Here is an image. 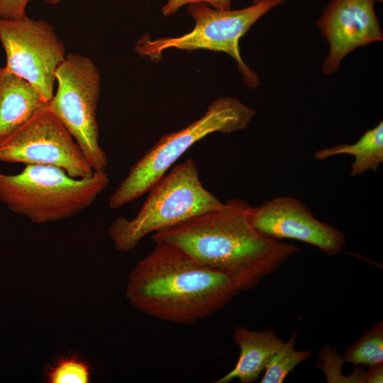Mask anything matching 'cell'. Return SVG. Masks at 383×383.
I'll return each mask as SVG.
<instances>
[{
	"instance_id": "cell-1",
	"label": "cell",
	"mask_w": 383,
	"mask_h": 383,
	"mask_svg": "<svg viewBox=\"0 0 383 383\" xmlns=\"http://www.w3.org/2000/svg\"><path fill=\"white\" fill-rule=\"evenodd\" d=\"M250 206L232 199L222 208L156 231L151 238L226 275L240 292L251 290L300 249L260 233L250 221Z\"/></svg>"
},
{
	"instance_id": "cell-2",
	"label": "cell",
	"mask_w": 383,
	"mask_h": 383,
	"mask_svg": "<svg viewBox=\"0 0 383 383\" xmlns=\"http://www.w3.org/2000/svg\"><path fill=\"white\" fill-rule=\"evenodd\" d=\"M155 243L128 275L126 296L138 311L167 322L192 324L214 314L240 293L226 275L173 245Z\"/></svg>"
},
{
	"instance_id": "cell-3",
	"label": "cell",
	"mask_w": 383,
	"mask_h": 383,
	"mask_svg": "<svg viewBox=\"0 0 383 383\" xmlns=\"http://www.w3.org/2000/svg\"><path fill=\"white\" fill-rule=\"evenodd\" d=\"M109 183L105 171L74 178L60 167L26 165L17 174L0 171V201L13 212L43 224L71 218L88 209Z\"/></svg>"
},
{
	"instance_id": "cell-4",
	"label": "cell",
	"mask_w": 383,
	"mask_h": 383,
	"mask_svg": "<svg viewBox=\"0 0 383 383\" xmlns=\"http://www.w3.org/2000/svg\"><path fill=\"white\" fill-rule=\"evenodd\" d=\"M255 114L252 107L238 98L224 96L213 100L199 119L162 135L131 167L111 196L109 208L118 209L147 193L196 142L216 132L230 134L244 130Z\"/></svg>"
},
{
	"instance_id": "cell-5",
	"label": "cell",
	"mask_w": 383,
	"mask_h": 383,
	"mask_svg": "<svg viewBox=\"0 0 383 383\" xmlns=\"http://www.w3.org/2000/svg\"><path fill=\"white\" fill-rule=\"evenodd\" d=\"M148 192L135 217H119L110 225L109 234L117 250H131L146 235L222 208L225 204L204 187L192 158L176 165Z\"/></svg>"
},
{
	"instance_id": "cell-6",
	"label": "cell",
	"mask_w": 383,
	"mask_h": 383,
	"mask_svg": "<svg viewBox=\"0 0 383 383\" xmlns=\"http://www.w3.org/2000/svg\"><path fill=\"white\" fill-rule=\"evenodd\" d=\"M284 1L263 0L235 10H219L203 2L189 4L187 12L194 21V27L190 32L178 37L156 39L143 35L137 42L135 50L156 61L162 57L163 51L171 48L223 52L235 61L243 83L255 89L260 85V77L241 57L239 41L261 17Z\"/></svg>"
},
{
	"instance_id": "cell-7",
	"label": "cell",
	"mask_w": 383,
	"mask_h": 383,
	"mask_svg": "<svg viewBox=\"0 0 383 383\" xmlns=\"http://www.w3.org/2000/svg\"><path fill=\"white\" fill-rule=\"evenodd\" d=\"M57 87L48 106L68 130L94 171H105L108 157L99 143L96 120L101 78L94 62L70 53L55 72Z\"/></svg>"
},
{
	"instance_id": "cell-8",
	"label": "cell",
	"mask_w": 383,
	"mask_h": 383,
	"mask_svg": "<svg viewBox=\"0 0 383 383\" xmlns=\"http://www.w3.org/2000/svg\"><path fill=\"white\" fill-rule=\"evenodd\" d=\"M0 161L54 166L74 178L86 177L94 172L48 104L0 143Z\"/></svg>"
},
{
	"instance_id": "cell-9",
	"label": "cell",
	"mask_w": 383,
	"mask_h": 383,
	"mask_svg": "<svg viewBox=\"0 0 383 383\" xmlns=\"http://www.w3.org/2000/svg\"><path fill=\"white\" fill-rule=\"evenodd\" d=\"M0 41L6 53L5 67L30 84L49 103L56 70L66 56L53 27L43 19L0 18Z\"/></svg>"
},
{
	"instance_id": "cell-10",
	"label": "cell",
	"mask_w": 383,
	"mask_h": 383,
	"mask_svg": "<svg viewBox=\"0 0 383 383\" xmlns=\"http://www.w3.org/2000/svg\"><path fill=\"white\" fill-rule=\"evenodd\" d=\"M248 216L262 235L275 240H300L328 256L338 254L345 243L342 231L316 218L306 205L292 196H277L260 206H250Z\"/></svg>"
},
{
	"instance_id": "cell-11",
	"label": "cell",
	"mask_w": 383,
	"mask_h": 383,
	"mask_svg": "<svg viewBox=\"0 0 383 383\" xmlns=\"http://www.w3.org/2000/svg\"><path fill=\"white\" fill-rule=\"evenodd\" d=\"M375 0H331L316 20L329 45L321 70L331 75L350 52L382 41L383 33L374 10Z\"/></svg>"
},
{
	"instance_id": "cell-12",
	"label": "cell",
	"mask_w": 383,
	"mask_h": 383,
	"mask_svg": "<svg viewBox=\"0 0 383 383\" xmlns=\"http://www.w3.org/2000/svg\"><path fill=\"white\" fill-rule=\"evenodd\" d=\"M233 336L240 348L238 360L235 367L216 383H228L235 379L240 383L255 382L284 343L272 329L256 331L238 326Z\"/></svg>"
},
{
	"instance_id": "cell-13",
	"label": "cell",
	"mask_w": 383,
	"mask_h": 383,
	"mask_svg": "<svg viewBox=\"0 0 383 383\" xmlns=\"http://www.w3.org/2000/svg\"><path fill=\"white\" fill-rule=\"evenodd\" d=\"M48 104L27 81L0 67V143Z\"/></svg>"
},
{
	"instance_id": "cell-14",
	"label": "cell",
	"mask_w": 383,
	"mask_h": 383,
	"mask_svg": "<svg viewBox=\"0 0 383 383\" xmlns=\"http://www.w3.org/2000/svg\"><path fill=\"white\" fill-rule=\"evenodd\" d=\"M347 154L353 155L350 175L359 176L367 171H376L383 162V122L367 131L353 144H341L325 148L314 153V157L323 160L331 157Z\"/></svg>"
},
{
	"instance_id": "cell-15",
	"label": "cell",
	"mask_w": 383,
	"mask_h": 383,
	"mask_svg": "<svg viewBox=\"0 0 383 383\" xmlns=\"http://www.w3.org/2000/svg\"><path fill=\"white\" fill-rule=\"evenodd\" d=\"M297 335L294 333L280 349L273 355L267 364L261 383H282L287 375L301 362L310 358L311 350L295 349Z\"/></svg>"
},
{
	"instance_id": "cell-16",
	"label": "cell",
	"mask_w": 383,
	"mask_h": 383,
	"mask_svg": "<svg viewBox=\"0 0 383 383\" xmlns=\"http://www.w3.org/2000/svg\"><path fill=\"white\" fill-rule=\"evenodd\" d=\"M343 360L354 365L383 363V323L379 321L345 350Z\"/></svg>"
},
{
	"instance_id": "cell-17",
	"label": "cell",
	"mask_w": 383,
	"mask_h": 383,
	"mask_svg": "<svg viewBox=\"0 0 383 383\" xmlns=\"http://www.w3.org/2000/svg\"><path fill=\"white\" fill-rule=\"evenodd\" d=\"M90 376L89 365L73 357L60 358L46 372L49 383H87Z\"/></svg>"
},
{
	"instance_id": "cell-18",
	"label": "cell",
	"mask_w": 383,
	"mask_h": 383,
	"mask_svg": "<svg viewBox=\"0 0 383 383\" xmlns=\"http://www.w3.org/2000/svg\"><path fill=\"white\" fill-rule=\"evenodd\" d=\"M196 2L206 3L219 10H229L231 9L232 0H169L162 7V13L165 16H170L183 6Z\"/></svg>"
},
{
	"instance_id": "cell-19",
	"label": "cell",
	"mask_w": 383,
	"mask_h": 383,
	"mask_svg": "<svg viewBox=\"0 0 383 383\" xmlns=\"http://www.w3.org/2000/svg\"><path fill=\"white\" fill-rule=\"evenodd\" d=\"M31 0H0V18L19 20L27 17L26 9Z\"/></svg>"
},
{
	"instance_id": "cell-20",
	"label": "cell",
	"mask_w": 383,
	"mask_h": 383,
	"mask_svg": "<svg viewBox=\"0 0 383 383\" xmlns=\"http://www.w3.org/2000/svg\"><path fill=\"white\" fill-rule=\"evenodd\" d=\"M383 382V363L370 366L364 373V383Z\"/></svg>"
},
{
	"instance_id": "cell-21",
	"label": "cell",
	"mask_w": 383,
	"mask_h": 383,
	"mask_svg": "<svg viewBox=\"0 0 383 383\" xmlns=\"http://www.w3.org/2000/svg\"><path fill=\"white\" fill-rule=\"evenodd\" d=\"M47 4H51V5H56L60 3L62 0H43Z\"/></svg>"
},
{
	"instance_id": "cell-22",
	"label": "cell",
	"mask_w": 383,
	"mask_h": 383,
	"mask_svg": "<svg viewBox=\"0 0 383 383\" xmlns=\"http://www.w3.org/2000/svg\"><path fill=\"white\" fill-rule=\"evenodd\" d=\"M262 1H263V0H252V4H256V3H258V2Z\"/></svg>"
},
{
	"instance_id": "cell-23",
	"label": "cell",
	"mask_w": 383,
	"mask_h": 383,
	"mask_svg": "<svg viewBox=\"0 0 383 383\" xmlns=\"http://www.w3.org/2000/svg\"><path fill=\"white\" fill-rule=\"evenodd\" d=\"M377 2L382 1V0H375Z\"/></svg>"
}]
</instances>
